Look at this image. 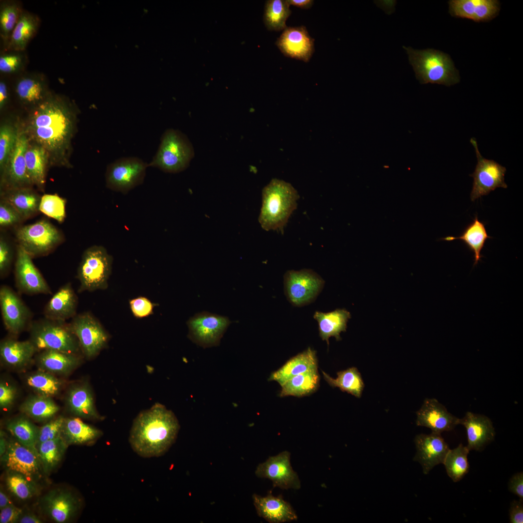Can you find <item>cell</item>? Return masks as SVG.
Returning a JSON list of instances; mask_svg holds the SVG:
<instances>
[{
	"label": "cell",
	"instance_id": "6da1fadb",
	"mask_svg": "<svg viewBox=\"0 0 523 523\" xmlns=\"http://www.w3.org/2000/svg\"><path fill=\"white\" fill-rule=\"evenodd\" d=\"M75 118L72 103L50 92L42 102L30 110L24 130L30 141L45 149L52 164L68 166Z\"/></svg>",
	"mask_w": 523,
	"mask_h": 523
},
{
	"label": "cell",
	"instance_id": "7a4b0ae2",
	"mask_svg": "<svg viewBox=\"0 0 523 523\" xmlns=\"http://www.w3.org/2000/svg\"><path fill=\"white\" fill-rule=\"evenodd\" d=\"M179 424L174 413L156 403L134 420L129 441L133 450L144 458L163 455L174 442Z\"/></svg>",
	"mask_w": 523,
	"mask_h": 523
},
{
	"label": "cell",
	"instance_id": "3957f363",
	"mask_svg": "<svg viewBox=\"0 0 523 523\" xmlns=\"http://www.w3.org/2000/svg\"><path fill=\"white\" fill-rule=\"evenodd\" d=\"M299 198L297 191L291 184L273 179L262 192V206L259 217L262 228L267 231H282L296 208Z\"/></svg>",
	"mask_w": 523,
	"mask_h": 523
},
{
	"label": "cell",
	"instance_id": "277c9868",
	"mask_svg": "<svg viewBox=\"0 0 523 523\" xmlns=\"http://www.w3.org/2000/svg\"><path fill=\"white\" fill-rule=\"evenodd\" d=\"M403 47L420 83L450 86L460 81L459 72L447 54L433 49L416 50L410 47Z\"/></svg>",
	"mask_w": 523,
	"mask_h": 523
},
{
	"label": "cell",
	"instance_id": "5b68a950",
	"mask_svg": "<svg viewBox=\"0 0 523 523\" xmlns=\"http://www.w3.org/2000/svg\"><path fill=\"white\" fill-rule=\"evenodd\" d=\"M30 340L37 351L53 350L79 354L78 339L69 323L44 318L32 321L28 328Z\"/></svg>",
	"mask_w": 523,
	"mask_h": 523
},
{
	"label": "cell",
	"instance_id": "8992f818",
	"mask_svg": "<svg viewBox=\"0 0 523 523\" xmlns=\"http://www.w3.org/2000/svg\"><path fill=\"white\" fill-rule=\"evenodd\" d=\"M194 155L192 144L181 132L166 130L162 136L158 151L148 166L169 173L185 169Z\"/></svg>",
	"mask_w": 523,
	"mask_h": 523
},
{
	"label": "cell",
	"instance_id": "52a82bcc",
	"mask_svg": "<svg viewBox=\"0 0 523 523\" xmlns=\"http://www.w3.org/2000/svg\"><path fill=\"white\" fill-rule=\"evenodd\" d=\"M113 259L106 248L93 246L83 253L77 270L78 292L104 290L108 287Z\"/></svg>",
	"mask_w": 523,
	"mask_h": 523
},
{
	"label": "cell",
	"instance_id": "ba28073f",
	"mask_svg": "<svg viewBox=\"0 0 523 523\" xmlns=\"http://www.w3.org/2000/svg\"><path fill=\"white\" fill-rule=\"evenodd\" d=\"M16 237L18 245L32 258L48 254L62 240L59 230L46 220L20 227L16 231Z\"/></svg>",
	"mask_w": 523,
	"mask_h": 523
},
{
	"label": "cell",
	"instance_id": "9c48e42d",
	"mask_svg": "<svg viewBox=\"0 0 523 523\" xmlns=\"http://www.w3.org/2000/svg\"><path fill=\"white\" fill-rule=\"evenodd\" d=\"M69 324L78 339L82 354L87 358L95 357L107 346L110 336L90 312L77 314Z\"/></svg>",
	"mask_w": 523,
	"mask_h": 523
},
{
	"label": "cell",
	"instance_id": "30bf717a",
	"mask_svg": "<svg viewBox=\"0 0 523 523\" xmlns=\"http://www.w3.org/2000/svg\"><path fill=\"white\" fill-rule=\"evenodd\" d=\"M323 279L311 269L289 270L284 276L285 294L289 302L296 307L312 302L322 291Z\"/></svg>",
	"mask_w": 523,
	"mask_h": 523
},
{
	"label": "cell",
	"instance_id": "8fae6325",
	"mask_svg": "<svg viewBox=\"0 0 523 523\" xmlns=\"http://www.w3.org/2000/svg\"><path fill=\"white\" fill-rule=\"evenodd\" d=\"M470 142L474 147L477 159L475 171L470 175L474 179L470 198L474 201L487 195L497 187L507 188L505 182L506 168L493 160L483 157L478 150L476 138H471Z\"/></svg>",
	"mask_w": 523,
	"mask_h": 523
},
{
	"label": "cell",
	"instance_id": "7c38bea8",
	"mask_svg": "<svg viewBox=\"0 0 523 523\" xmlns=\"http://www.w3.org/2000/svg\"><path fill=\"white\" fill-rule=\"evenodd\" d=\"M146 163L137 157H124L109 165L106 173L107 186L110 189L126 194L143 181Z\"/></svg>",
	"mask_w": 523,
	"mask_h": 523
},
{
	"label": "cell",
	"instance_id": "4fadbf2b",
	"mask_svg": "<svg viewBox=\"0 0 523 523\" xmlns=\"http://www.w3.org/2000/svg\"><path fill=\"white\" fill-rule=\"evenodd\" d=\"M231 323L227 317L207 311L196 314L186 323L189 338L204 347L217 345Z\"/></svg>",
	"mask_w": 523,
	"mask_h": 523
},
{
	"label": "cell",
	"instance_id": "5bb4252c",
	"mask_svg": "<svg viewBox=\"0 0 523 523\" xmlns=\"http://www.w3.org/2000/svg\"><path fill=\"white\" fill-rule=\"evenodd\" d=\"M0 307L6 329L16 336L28 329L32 314L18 295L12 288L2 285L0 288Z\"/></svg>",
	"mask_w": 523,
	"mask_h": 523
},
{
	"label": "cell",
	"instance_id": "9a60e30c",
	"mask_svg": "<svg viewBox=\"0 0 523 523\" xmlns=\"http://www.w3.org/2000/svg\"><path fill=\"white\" fill-rule=\"evenodd\" d=\"M16 287L28 295L51 294L47 283L34 264L32 257L20 246L16 250L15 267Z\"/></svg>",
	"mask_w": 523,
	"mask_h": 523
},
{
	"label": "cell",
	"instance_id": "2e32d148",
	"mask_svg": "<svg viewBox=\"0 0 523 523\" xmlns=\"http://www.w3.org/2000/svg\"><path fill=\"white\" fill-rule=\"evenodd\" d=\"M290 456L289 452L284 451L270 457L258 465L255 475L259 477L271 480L274 487L283 490L299 489L300 481L291 465Z\"/></svg>",
	"mask_w": 523,
	"mask_h": 523
},
{
	"label": "cell",
	"instance_id": "e0dca14e",
	"mask_svg": "<svg viewBox=\"0 0 523 523\" xmlns=\"http://www.w3.org/2000/svg\"><path fill=\"white\" fill-rule=\"evenodd\" d=\"M29 143V139L24 129H19L15 146L0 176L1 186L4 188V190L31 187L33 185L27 172L25 160Z\"/></svg>",
	"mask_w": 523,
	"mask_h": 523
},
{
	"label": "cell",
	"instance_id": "ac0fdd59",
	"mask_svg": "<svg viewBox=\"0 0 523 523\" xmlns=\"http://www.w3.org/2000/svg\"><path fill=\"white\" fill-rule=\"evenodd\" d=\"M0 459L8 471L21 474L33 481L43 471L39 457L15 439L8 440L6 452Z\"/></svg>",
	"mask_w": 523,
	"mask_h": 523
},
{
	"label": "cell",
	"instance_id": "d6986e66",
	"mask_svg": "<svg viewBox=\"0 0 523 523\" xmlns=\"http://www.w3.org/2000/svg\"><path fill=\"white\" fill-rule=\"evenodd\" d=\"M314 42L306 28L301 26L287 27L276 45L286 57L308 62L314 51Z\"/></svg>",
	"mask_w": 523,
	"mask_h": 523
},
{
	"label": "cell",
	"instance_id": "ffe728a7",
	"mask_svg": "<svg viewBox=\"0 0 523 523\" xmlns=\"http://www.w3.org/2000/svg\"><path fill=\"white\" fill-rule=\"evenodd\" d=\"M414 442L416 453L413 460L421 464L425 475L435 466L443 463L450 449L440 433L419 434L415 436Z\"/></svg>",
	"mask_w": 523,
	"mask_h": 523
},
{
	"label": "cell",
	"instance_id": "44dd1931",
	"mask_svg": "<svg viewBox=\"0 0 523 523\" xmlns=\"http://www.w3.org/2000/svg\"><path fill=\"white\" fill-rule=\"evenodd\" d=\"M14 88L20 104L30 110L42 102L50 92L46 76L38 72H24L16 76Z\"/></svg>",
	"mask_w": 523,
	"mask_h": 523
},
{
	"label": "cell",
	"instance_id": "7402d4cb",
	"mask_svg": "<svg viewBox=\"0 0 523 523\" xmlns=\"http://www.w3.org/2000/svg\"><path fill=\"white\" fill-rule=\"evenodd\" d=\"M416 414V425L428 428L432 432L449 431L459 424L460 418L449 413L435 399H426Z\"/></svg>",
	"mask_w": 523,
	"mask_h": 523
},
{
	"label": "cell",
	"instance_id": "603a6c76",
	"mask_svg": "<svg viewBox=\"0 0 523 523\" xmlns=\"http://www.w3.org/2000/svg\"><path fill=\"white\" fill-rule=\"evenodd\" d=\"M42 506L46 515L56 523L68 522L79 508L80 501L71 492L56 489L42 499Z\"/></svg>",
	"mask_w": 523,
	"mask_h": 523
},
{
	"label": "cell",
	"instance_id": "cb8c5ba5",
	"mask_svg": "<svg viewBox=\"0 0 523 523\" xmlns=\"http://www.w3.org/2000/svg\"><path fill=\"white\" fill-rule=\"evenodd\" d=\"M449 12L454 17L467 18L475 22L489 21L500 10L496 0H451L448 1Z\"/></svg>",
	"mask_w": 523,
	"mask_h": 523
},
{
	"label": "cell",
	"instance_id": "d4e9b609",
	"mask_svg": "<svg viewBox=\"0 0 523 523\" xmlns=\"http://www.w3.org/2000/svg\"><path fill=\"white\" fill-rule=\"evenodd\" d=\"M459 424L463 425L466 431L469 449L480 451L495 437L494 428L491 420L480 414L467 412L464 417L459 419Z\"/></svg>",
	"mask_w": 523,
	"mask_h": 523
},
{
	"label": "cell",
	"instance_id": "484cf974",
	"mask_svg": "<svg viewBox=\"0 0 523 523\" xmlns=\"http://www.w3.org/2000/svg\"><path fill=\"white\" fill-rule=\"evenodd\" d=\"M253 504L259 516L271 523H280L296 520L297 516L289 503L270 492L265 496L254 494Z\"/></svg>",
	"mask_w": 523,
	"mask_h": 523
},
{
	"label": "cell",
	"instance_id": "4316f807",
	"mask_svg": "<svg viewBox=\"0 0 523 523\" xmlns=\"http://www.w3.org/2000/svg\"><path fill=\"white\" fill-rule=\"evenodd\" d=\"M78 297L71 283L62 286L52 296L44 310L45 318L65 322L77 314Z\"/></svg>",
	"mask_w": 523,
	"mask_h": 523
},
{
	"label": "cell",
	"instance_id": "83f0119b",
	"mask_svg": "<svg viewBox=\"0 0 523 523\" xmlns=\"http://www.w3.org/2000/svg\"><path fill=\"white\" fill-rule=\"evenodd\" d=\"M66 401L69 410L77 417L92 420L103 419L96 410L93 393L87 383L71 388Z\"/></svg>",
	"mask_w": 523,
	"mask_h": 523
},
{
	"label": "cell",
	"instance_id": "f1b7e54d",
	"mask_svg": "<svg viewBox=\"0 0 523 523\" xmlns=\"http://www.w3.org/2000/svg\"><path fill=\"white\" fill-rule=\"evenodd\" d=\"M37 349L30 340L19 341L12 338L4 339L0 344L1 361L14 369H22L30 363Z\"/></svg>",
	"mask_w": 523,
	"mask_h": 523
},
{
	"label": "cell",
	"instance_id": "f546056e",
	"mask_svg": "<svg viewBox=\"0 0 523 523\" xmlns=\"http://www.w3.org/2000/svg\"><path fill=\"white\" fill-rule=\"evenodd\" d=\"M316 368H318V360L316 352L308 347L290 358L280 368L272 372L268 380L276 381L281 386L289 379Z\"/></svg>",
	"mask_w": 523,
	"mask_h": 523
},
{
	"label": "cell",
	"instance_id": "4dcf8cb0",
	"mask_svg": "<svg viewBox=\"0 0 523 523\" xmlns=\"http://www.w3.org/2000/svg\"><path fill=\"white\" fill-rule=\"evenodd\" d=\"M37 357L38 364L41 369L57 374H67L76 368L80 362L78 354L53 350L40 351Z\"/></svg>",
	"mask_w": 523,
	"mask_h": 523
},
{
	"label": "cell",
	"instance_id": "1f68e13d",
	"mask_svg": "<svg viewBox=\"0 0 523 523\" xmlns=\"http://www.w3.org/2000/svg\"><path fill=\"white\" fill-rule=\"evenodd\" d=\"M313 317L318 323L321 338L325 340L328 346L329 339L331 337H335L337 341L341 339L340 333L346 331L351 314L345 309H337L326 313L317 311Z\"/></svg>",
	"mask_w": 523,
	"mask_h": 523
},
{
	"label": "cell",
	"instance_id": "d6a6232c",
	"mask_svg": "<svg viewBox=\"0 0 523 523\" xmlns=\"http://www.w3.org/2000/svg\"><path fill=\"white\" fill-rule=\"evenodd\" d=\"M102 434L101 431L79 417L65 418L61 430V435L68 445L92 444Z\"/></svg>",
	"mask_w": 523,
	"mask_h": 523
},
{
	"label": "cell",
	"instance_id": "836d02e7",
	"mask_svg": "<svg viewBox=\"0 0 523 523\" xmlns=\"http://www.w3.org/2000/svg\"><path fill=\"white\" fill-rule=\"evenodd\" d=\"M40 23L37 15L23 10L12 33L5 50L25 51L31 39L37 33Z\"/></svg>",
	"mask_w": 523,
	"mask_h": 523
},
{
	"label": "cell",
	"instance_id": "e575fe53",
	"mask_svg": "<svg viewBox=\"0 0 523 523\" xmlns=\"http://www.w3.org/2000/svg\"><path fill=\"white\" fill-rule=\"evenodd\" d=\"M1 195V197L15 208L22 220L31 217L39 211L41 197L31 187L4 190Z\"/></svg>",
	"mask_w": 523,
	"mask_h": 523
},
{
	"label": "cell",
	"instance_id": "d590c367",
	"mask_svg": "<svg viewBox=\"0 0 523 523\" xmlns=\"http://www.w3.org/2000/svg\"><path fill=\"white\" fill-rule=\"evenodd\" d=\"M25 160L27 172L32 185L42 190L45 185L46 166L49 162L46 151L29 140Z\"/></svg>",
	"mask_w": 523,
	"mask_h": 523
},
{
	"label": "cell",
	"instance_id": "8d00e7d4",
	"mask_svg": "<svg viewBox=\"0 0 523 523\" xmlns=\"http://www.w3.org/2000/svg\"><path fill=\"white\" fill-rule=\"evenodd\" d=\"M320 375L318 368L296 375L281 385L280 397H302L314 393L319 388Z\"/></svg>",
	"mask_w": 523,
	"mask_h": 523
},
{
	"label": "cell",
	"instance_id": "74e56055",
	"mask_svg": "<svg viewBox=\"0 0 523 523\" xmlns=\"http://www.w3.org/2000/svg\"><path fill=\"white\" fill-rule=\"evenodd\" d=\"M6 429L19 443L39 457L37 446L39 428L29 419L24 416L15 418L7 423Z\"/></svg>",
	"mask_w": 523,
	"mask_h": 523
},
{
	"label": "cell",
	"instance_id": "f35d334b",
	"mask_svg": "<svg viewBox=\"0 0 523 523\" xmlns=\"http://www.w3.org/2000/svg\"><path fill=\"white\" fill-rule=\"evenodd\" d=\"M20 411L37 421L51 419L58 412L59 406L52 398L36 394L28 397L20 406Z\"/></svg>",
	"mask_w": 523,
	"mask_h": 523
},
{
	"label": "cell",
	"instance_id": "ab89813d",
	"mask_svg": "<svg viewBox=\"0 0 523 523\" xmlns=\"http://www.w3.org/2000/svg\"><path fill=\"white\" fill-rule=\"evenodd\" d=\"M490 238L491 237L487 233L484 224L480 222L476 216L473 222L465 228L461 235L459 237L447 236L443 239L447 241L459 239L463 241L474 252L475 265L480 261L481 251L486 240Z\"/></svg>",
	"mask_w": 523,
	"mask_h": 523
},
{
	"label": "cell",
	"instance_id": "60d3db41",
	"mask_svg": "<svg viewBox=\"0 0 523 523\" xmlns=\"http://www.w3.org/2000/svg\"><path fill=\"white\" fill-rule=\"evenodd\" d=\"M68 446L61 433L56 438L38 446L39 457L46 474L49 475L59 464Z\"/></svg>",
	"mask_w": 523,
	"mask_h": 523
},
{
	"label": "cell",
	"instance_id": "b9f144b4",
	"mask_svg": "<svg viewBox=\"0 0 523 523\" xmlns=\"http://www.w3.org/2000/svg\"><path fill=\"white\" fill-rule=\"evenodd\" d=\"M325 381L332 387H338L356 398H360L364 388V383L358 369L354 367L337 372V377L332 378L322 371Z\"/></svg>",
	"mask_w": 523,
	"mask_h": 523
},
{
	"label": "cell",
	"instance_id": "7bdbcfd3",
	"mask_svg": "<svg viewBox=\"0 0 523 523\" xmlns=\"http://www.w3.org/2000/svg\"><path fill=\"white\" fill-rule=\"evenodd\" d=\"M20 2L2 0L0 3V35L3 50L9 44L13 31L23 11Z\"/></svg>",
	"mask_w": 523,
	"mask_h": 523
},
{
	"label": "cell",
	"instance_id": "ee69618b",
	"mask_svg": "<svg viewBox=\"0 0 523 523\" xmlns=\"http://www.w3.org/2000/svg\"><path fill=\"white\" fill-rule=\"evenodd\" d=\"M26 383L36 394L51 398L60 392L63 385L53 374L42 369L28 374Z\"/></svg>",
	"mask_w": 523,
	"mask_h": 523
},
{
	"label": "cell",
	"instance_id": "f6af8a7d",
	"mask_svg": "<svg viewBox=\"0 0 523 523\" xmlns=\"http://www.w3.org/2000/svg\"><path fill=\"white\" fill-rule=\"evenodd\" d=\"M286 0H269L265 3L263 22L270 31H280L287 27V19L291 14Z\"/></svg>",
	"mask_w": 523,
	"mask_h": 523
},
{
	"label": "cell",
	"instance_id": "bcb514c9",
	"mask_svg": "<svg viewBox=\"0 0 523 523\" xmlns=\"http://www.w3.org/2000/svg\"><path fill=\"white\" fill-rule=\"evenodd\" d=\"M469 451L467 446L461 444L457 447L450 449L447 453L443 464L447 475L453 482L459 481L468 472L467 456Z\"/></svg>",
	"mask_w": 523,
	"mask_h": 523
},
{
	"label": "cell",
	"instance_id": "7dc6e473",
	"mask_svg": "<svg viewBox=\"0 0 523 523\" xmlns=\"http://www.w3.org/2000/svg\"><path fill=\"white\" fill-rule=\"evenodd\" d=\"M18 125L5 122L0 127V172L3 173L10 157L15 146L19 135Z\"/></svg>",
	"mask_w": 523,
	"mask_h": 523
},
{
	"label": "cell",
	"instance_id": "c3c4849f",
	"mask_svg": "<svg viewBox=\"0 0 523 523\" xmlns=\"http://www.w3.org/2000/svg\"><path fill=\"white\" fill-rule=\"evenodd\" d=\"M8 490L17 498L26 500L37 495L38 490L34 481L15 472L8 471L6 477Z\"/></svg>",
	"mask_w": 523,
	"mask_h": 523
},
{
	"label": "cell",
	"instance_id": "681fc988",
	"mask_svg": "<svg viewBox=\"0 0 523 523\" xmlns=\"http://www.w3.org/2000/svg\"><path fill=\"white\" fill-rule=\"evenodd\" d=\"M0 55V72L5 76H17L25 72L28 62L25 51H2Z\"/></svg>",
	"mask_w": 523,
	"mask_h": 523
},
{
	"label": "cell",
	"instance_id": "f907efd6",
	"mask_svg": "<svg viewBox=\"0 0 523 523\" xmlns=\"http://www.w3.org/2000/svg\"><path fill=\"white\" fill-rule=\"evenodd\" d=\"M65 200L57 194H44L41 198L39 211L62 223L65 217Z\"/></svg>",
	"mask_w": 523,
	"mask_h": 523
},
{
	"label": "cell",
	"instance_id": "816d5d0a",
	"mask_svg": "<svg viewBox=\"0 0 523 523\" xmlns=\"http://www.w3.org/2000/svg\"><path fill=\"white\" fill-rule=\"evenodd\" d=\"M64 418L62 416H59L50 420L39 428L38 446L43 442L56 438L61 433Z\"/></svg>",
	"mask_w": 523,
	"mask_h": 523
},
{
	"label": "cell",
	"instance_id": "f5cc1de1",
	"mask_svg": "<svg viewBox=\"0 0 523 523\" xmlns=\"http://www.w3.org/2000/svg\"><path fill=\"white\" fill-rule=\"evenodd\" d=\"M22 220L15 208L5 199L1 197L0 200V226L1 227L12 226L20 223Z\"/></svg>",
	"mask_w": 523,
	"mask_h": 523
},
{
	"label": "cell",
	"instance_id": "db71d44e",
	"mask_svg": "<svg viewBox=\"0 0 523 523\" xmlns=\"http://www.w3.org/2000/svg\"><path fill=\"white\" fill-rule=\"evenodd\" d=\"M129 303L133 316L138 319L145 318L153 314L154 308L157 306L144 296L131 299Z\"/></svg>",
	"mask_w": 523,
	"mask_h": 523
},
{
	"label": "cell",
	"instance_id": "11a10c76",
	"mask_svg": "<svg viewBox=\"0 0 523 523\" xmlns=\"http://www.w3.org/2000/svg\"><path fill=\"white\" fill-rule=\"evenodd\" d=\"M17 394V389L13 385L1 380L0 383V407L3 410L10 409L14 404Z\"/></svg>",
	"mask_w": 523,
	"mask_h": 523
},
{
	"label": "cell",
	"instance_id": "9f6ffc18",
	"mask_svg": "<svg viewBox=\"0 0 523 523\" xmlns=\"http://www.w3.org/2000/svg\"><path fill=\"white\" fill-rule=\"evenodd\" d=\"M13 260V251L10 245L2 237L0 238V275L4 277L8 272Z\"/></svg>",
	"mask_w": 523,
	"mask_h": 523
},
{
	"label": "cell",
	"instance_id": "6f0895ef",
	"mask_svg": "<svg viewBox=\"0 0 523 523\" xmlns=\"http://www.w3.org/2000/svg\"><path fill=\"white\" fill-rule=\"evenodd\" d=\"M23 514V510L15 506L13 504L9 505L0 509V523H18Z\"/></svg>",
	"mask_w": 523,
	"mask_h": 523
},
{
	"label": "cell",
	"instance_id": "680465c9",
	"mask_svg": "<svg viewBox=\"0 0 523 523\" xmlns=\"http://www.w3.org/2000/svg\"><path fill=\"white\" fill-rule=\"evenodd\" d=\"M508 490L517 495L519 499L523 501V473H516L510 478L508 483Z\"/></svg>",
	"mask_w": 523,
	"mask_h": 523
},
{
	"label": "cell",
	"instance_id": "91938a15",
	"mask_svg": "<svg viewBox=\"0 0 523 523\" xmlns=\"http://www.w3.org/2000/svg\"><path fill=\"white\" fill-rule=\"evenodd\" d=\"M523 500H514L511 504L509 508V519L510 523H523Z\"/></svg>",
	"mask_w": 523,
	"mask_h": 523
},
{
	"label": "cell",
	"instance_id": "94428289",
	"mask_svg": "<svg viewBox=\"0 0 523 523\" xmlns=\"http://www.w3.org/2000/svg\"><path fill=\"white\" fill-rule=\"evenodd\" d=\"M10 102V92L6 78L2 77L0 80V110L3 111Z\"/></svg>",
	"mask_w": 523,
	"mask_h": 523
},
{
	"label": "cell",
	"instance_id": "6125c7cd",
	"mask_svg": "<svg viewBox=\"0 0 523 523\" xmlns=\"http://www.w3.org/2000/svg\"><path fill=\"white\" fill-rule=\"evenodd\" d=\"M289 5H293L302 9H308L312 6L313 0H286Z\"/></svg>",
	"mask_w": 523,
	"mask_h": 523
},
{
	"label": "cell",
	"instance_id": "be15d7a7",
	"mask_svg": "<svg viewBox=\"0 0 523 523\" xmlns=\"http://www.w3.org/2000/svg\"><path fill=\"white\" fill-rule=\"evenodd\" d=\"M20 523H41L42 520L36 515L33 513H27L22 514L18 522Z\"/></svg>",
	"mask_w": 523,
	"mask_h": 523
},
{
	"label": "cell",
	"instance_id": "e7e4bbea",
	"mask_svg": "<svg viewBox=\"0 0 523 523\" xmlns=\"http://www.w3.org/2000/svg\"><path fill=\"white\" fill-rule=\"evenodd\" d=\"M8 440L6 438V434L3 431L0 432V459L5 454L8 447Z\"/></svg>",
	"mask_w": 523,
	"mask_h": 523
},
{
	"label": "cell",
	"instance_id": "03108f58",
	"mask_svg": "<svg viewBox=\"0 0 523 523\" xmlns=\"http://www.w3.org/2000/svg\"><path fill=\"white\" fill-rule=\"evenodd\" d=\"M13 504L12 501L7 495L0 489V509Z\"/></svg>",
	"mask_w": 523,
	"mask_h": 523
}]
</instances>
